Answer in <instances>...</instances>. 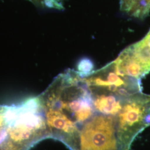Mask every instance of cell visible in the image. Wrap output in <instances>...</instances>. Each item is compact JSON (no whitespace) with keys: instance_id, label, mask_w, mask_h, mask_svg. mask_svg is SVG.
<instances>
[{"instance_id":"1","label":"cell","mask_w":150,"mask_h":150,"mask_svg":"<svg viewBox=\"0 0 150 150\" xmlns=\"http://www.w3.org/2000/svg\"><path fill=\"white\" fill-rule=\"evenodd\" d=\"M38 98L49 137L63 142L70 150H80L81 130L97 113L83 76L77 71L66 70Z\"/></svg>"},{"instance_id":"2","label":"cell","mask_w":150,"mask_h":150,"mask_svg":"<svg viewBox=\"0 0 150 150\" xmlns=\"http://www.w3.org/2000/svg\"><path fill=\"white\" fill-rule=\"evenodd\" d=\"M6 136L0 146L2 150H28L50 137L38 97L18 105L6 106Z\"/></svg>"},{"instance_id":"3","label":"cell","mask_w":150,"mask_h":150,"mask_svg":"<svg viewBox=\"0 0 150 150\" xmlns=\"http://www.w3.org/2000/svg\"><path fill=\"white\" fill-rule=\"evenodd\" d=\"M115 118L118 150H131L136 137L150 126V95L141 91L126 98Z\"/></svg>"},{"instance_id":"4","label":"cell","mask_w":150,"mask_h":150,"mask_svg":"<svg viewBox=\"0 0 150 150\" xmlns=\"http://www.w3.org/2000/svg\"><path fill=\"white\" fill-rule=\"evenodd\" d=\"M83 77L92 94L127 97L142 89L141 80L119 73L113 61Z\"/></svg>"},{"instance_id":"5","label":"cell","mask_w":150,"mask_h":150,"mask_svg":"<svg viewBox=\"0 0 150 150\" xmlns=\"http://www.w3.org/2000/svg\"><path fill=\"white\" fill-rule=\"evenodd\" d=\"M80 150H118L115 116L96 113L80 132Z\"/></svg>"},{"instance_id":"6","label":"cell","mask_w":150,"mask_h":150,"mask_svg":"<svg viewBox=\"0 0 150 150\" xmlns=\"http://www.w3.org/2000/svg\"><path fill=\"white\" fill-rule=\"evenodd\" d=\"M118 72L141 80L150 72V30L144 38L130 45L113 61Z\"/></svg>"},{"instance_id":"7","label":"cell","mask_w":150,"mask_h":150,"mask_svg":"<svg viewBox=\"0 0 150 150\" xmlns=\"http://www.w3.org/2000/svg\"><path fill=\"white\" fill-rule=\"evenodd\" d=\"M91 95L97 113L113 116L118 114L125 99L127 98L107 94L91 93Z\"/></svg>"},{"instance_id":"8","label":"cell","mask_w":150,"mask_h":150,"mask_svg":"<svg viewBox=\"0 0 150 150\" xmlns=\"http://www.w3.org/2000/svg\"><path fill=\"white\" fill-rule=\"evenodd\" d=\"M35 5L43 8L62 10L64 8L63 0H29Z\"/></svg>"},{"instance_id":"9","label":"cell","mask_w":150,"mask_h":150,"mask_svg":"<svg viewBox=\"0 0 150 150\" xmlns=\"http://www.w3.org/2000/svg\"><path fill=\"white\" fill-rule=\"evenodd\" d=\"M6 106L0 105V146L6 136L7 120H6Z\"/></svg>"},{"instance_id":"10","label":"cell","mask_w":150,"mask_h":150,"mask_svg":"<svg viewBox=\"0 0 150 150\" xmlns=\"http://www.w3.org/2000/svg\"><path fill=\"white\" fill-rule=\"evenodd\" d=\"M93 64L90 59H81L77 64V71L81 75L85 76L93 71Z\"/></svg>"},{"instance_id":"11","label":"cell","mask_w":150,"mask_h":150,"mask_svg":"<svg viewBox=\"0 0 150 150\" xmlns=\"http://www.w3.org/2000/svg\"><path fill=\"white\" fill-rule=\"evenodd\" d=\"M0 150H2V149H1V147H0Z\"/></svg>"}]
</instances>
